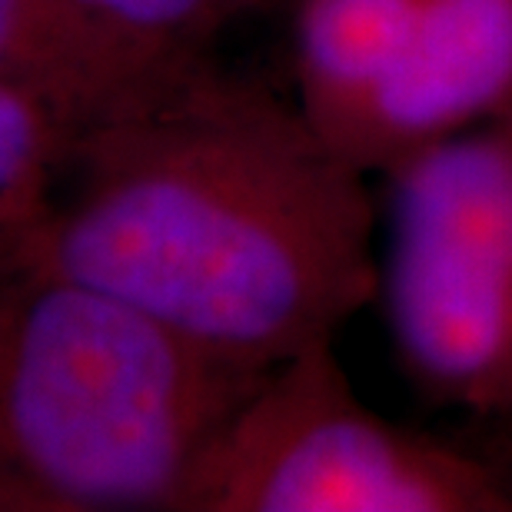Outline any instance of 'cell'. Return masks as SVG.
<instances>
[{"instance_id":"ba28073f","label":"cell","mask_w":512,"mask_h":512,"mask_svg":"<svg viewBox=\"0 0 512 512\" xmlns=\"http://www.w3.org/2000/svg\"><path fill=\"white\" fill-rule=\"evenodd\" d=\"M74 140L60 114L30 90L0 80V237L44 210V183Z\"/></svg>"},{"instance_id":"277c9868","label":"cell","mask_w":512,"mask_h":512,"mask_svg":"<svg viewBox=\"0 0 512 512\" xmlns=\"http://www.w3.org/2000/svg\"><path fill=\"white\" fill-rule=\"evenodd\" d=\"M180 512H512V466L376 413L316 343L223 423Z\"/></svg>"},{"instance_id":"8992f818","label":"cell","mask_w":512,"mask_h":512,"mask_svg":"<svg viewBox=\"0 0 512 512\" xmlns=\"http://www.w3.org/2000/svg\"><path fill=\"white\" fill-rule=\"evenodd\" d=\"M512 107V0H426L380 90L343 137L370 177Z\"/></svg>"},{"instance_id":"7a4b0ae2","label":"cell","mask_w":512,"mask_h":512,"mask_svg":"<svg viewBox=\"0 0 512 512\" xmlns=\"http://www.w3.org/2000/svg\"><path fill=\"white\" fill-rule=\"evenodd\" d=\"M266 373L94 286L0 260V506L180 512Z\"/></svg>"},{"instance_id":"9c48e42d","label":"cell","mask_w":512,"mask_h":512,"mask_svg":"<svg viewBox=\"0 0 512 512\" xmlns=\"http://www.w3.org/2000/svg\"><path fill=\"white\" fill-rule=\"evenodd\" d=\"M0 80L30 90L47 104L44 87H40L34 7H30V0H0Z\"/></svg>"},{"instance_id":"6da1fadb","label":"cell","mask_w":512,"mask_h":512,"mask_svg":"<svg viewBox=\"0 0 512 512\" xmlns=\"http://www.w3.org/2000/svg\"><path fill=\"white\" fill-rule=\"evenodd\" d=\"M60 197L0 260L137 306L250 370L333 343L376 303V203L293 100L217 57L74 133Z\"/></svg>"},{"instance_id":"3957f363","label":"cell","mask_w":512,"mask_h":512,"mask_svg":"<svg viewBox=\"0 0 512 512\" xmlns=\"http://www.w3.org/2000/svg\"><path fill=\"white\" fill-rule=\"evenodd\" d=\"M380 290L396 360L429 403L512 446V107L383 173Z\"/></svg>"},{"instance_id":"52a82bcc","label":"cell","mask_w":512,"mask_h":512,"mask_svg":"<svg viewBox=\"0 0 512 512\" xmlns=\"http://www.w3.org/2000/svg\"><path fill=\"white\" fill-rule=\"evenodd\" d=\"M426 0H296V104L333 143L393 74Z\"/></svg>"},{"instance_id":"5b68a950","label":"cell","mask_w":512,"mask_h":512,"mask_svg":"<svg viewBox=\"0 0 512 512\" xmlns=\"http://www.w3.org/2000/svg\"><path fill=\"white\" fill-rule=\"evenodd\" d=\"M270 0H30L40 87L70 130L217 57Z\"/></svg>"}]
</instances>
